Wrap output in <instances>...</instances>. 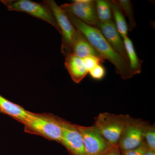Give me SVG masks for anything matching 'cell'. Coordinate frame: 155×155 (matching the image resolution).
I'll return each instance as SVG.
<instances>
[{
    "label": "cell",
    "mask_w": 155,
    "mask_h": 155,
    "mask_svg": "<svg viewBox=\"0 0 155 155\" xmlns=\"http://www.w3.org/2000/svg\"><path fill=\"white\" fill-rule=\"evenodd\" d=\"M149 149L145 141H143L140 146L130 150L122 151V155H143Z\"/></svg>",
    "instance_id": "19"
},
{
    "label": "cell",
    "mask_w": 155,
    "mask_h": 155,
    "mask_svg": "<svg viewBox=\"0 0 155 155\" xmlns=\"http://www.w3.org/2000/svg\"><path fill=\"white\" fill-rule=\"evenodd\" d=\"M132 118L129 115L105 112L95 118L94 125L111 144L118 146L120 137Z\"/></svg>",
    "instance_id": "3"
},
{
    "label": "cell",
    "mask_w": 155,
    "mask_h": 155,
    "mask_svg": "<svg viewBox=\"0 0 155 155\" xmlns=\"http://www.w3.org/2000/svg\"><path fill=\"white\" fill-rule=\"evenodd\" d=\"M83 59L84 65L88 72L97 65L101 64L104 61V60L94 56H90Z\"/></svg>",
    "instance_id": "21"
},
{
    "label": "cell",
    "mask_w": 155,
    "mask_h": 155,
    "mask_svg": "<svg viewBox=\"0 0 155 155\" xmlns=\"http://www.w3.org/2000/svg\"><path fill=\"white\" fill-rule=\"evenodd\" d=\"M88 73L94 79L101 80L105 75L106 71L104 67L102 66L101 64H100L91 70Z\"/></svg>",
    "instance_id": "20"
},
{
    "label": "cell",
    "mask_w": 155,
    "mask_h": 155,
    "mask_svg": "<svg viewBox=\"0 0 155 155\" xmlns=\"http://www.w3.org/2000/svg\"><path fill=\"white\" fill-rule=\"evenodd\" d=\"M60 143L67 149L69 155H87L83 137L75 124L66 120Z\"/></svg>",
    "instance_id": "9"
},
{
    "label": "cell",
    "mask_w": 155,
    "mask_h": 155,
    "mask_svg": "<svg viewBox=\"0 0 155 155\" xmlns=\"http://www.w3.org/2000/svg\"><path fill=\"white\" fill-rule=\"evenodd\" d=\"M143 155H155V151H153L148 149Z\"/></svg>",
    "instance_id": "23"
},
{
    "label": "cell",
    "mask_w": 155,
    "mask_h": 155,
    "mask_svg": "<svg viewBox=\"0 0 155 155\" xmlns=\"http://www.w3.org/2000/svg\"><path fill=\"white\" fill-rule=\"evenodd\" d=\"M43 2L51 8L60 28L62 38V54L65 57L72 54V45L79 35L80 31L72 25L66 12L54 1L45 0Z\"/></svg>",
    "instance_id": "4"
},
{
    "label": "cell",
    "mask_w": 155,
    "mask_h": 155,
    "mask_svg": "<svg viewBox=\"0 0 155 155\" xmlns=\"http://www.w3.org/2000/svg\"><path fill=\"white\" fill-rule=\"evenodd\" d=\"M65 66L72 80L76 84L80 83L88 73L83 59L73 54L65 57Z\"/></svg>",
    "instance_id": "12"
},
{
    "label": "cell",
    "mask_w": 155,
    "mask_h": 155,
    "mask_svg": "<svg viewBox=\"0 0 155 155\" xmlns=\"http://www.w3.org/2000/svg\"><path fill=\"white\" fill-rule=\"evenodd\" d=\"M66 121V120L50 113L31 112L23 125L26 133L40 136L48 140L60 143Z\"/></svg>",
    "instance_id": "2"
},
{
    "label": "cell",
    "mask_w": 155,
    "mask_h": 155,
    "mask_svg": "<svg viewBox=\"0 0 155 155\" xmlns=\"http://www.w3.org/2000/svg\"><path fill=\"white\" fill-rule=\"evenodd\" d=\"M8 10L27 13L44 20L55 27L61 34L60 28L51 8L43 2L37 3L30 0H2Z\"/></svg>",
    "instance_id": "5"
},
{
    "label": "cell",
    "mask_w": 155,
    "mask_h": 155,
    "mask_svg": "<svg viewBox=\"0 0 155 155\" xmlns=\"http://www.w3.org/2000/svg\"><path fill=\"white\" fill-rule=\"evenodd\" d=\"M83 137L87 155H104L110 150L117 147L111 144L95 125L83 126L75 124Z\"/></svg>",
    "instance_id": "6"
},
{
    "label": "cell",
    "mask_w": 155,
    "mask_h": 155,
    "mask_svg": "<svg viewBox=\"0 0 155 155\" xmlns=\"http://www.w3.org/2000/svg\"><path fill=\"white\" fill-rule=\"evenodd\" d=\"M123 41L132 74L133 75L140 74L142 71L141 65L143 61L137 57L132 42L128 36L123 38Z\"/></svg>",
    "instance_id": "15"
},
{
    "label": "cell",
    "mask_w": 155,
    "mask_h": 155,
    "mask_svg": "<svg viewBox=\"0 0 155 155\" xmlns=\"http://www.w3.org/2000/svg\"><path fill=\"white\" fill-rule=\"evenodd\" d=\"M104 155H122L121 150L118 146L115 147L110 150Z\"/></svg>",
    "instance_id": "22"
},
{
    "label": "cell",
    "mask_w": 155,
    "mask_h": 155,
    "mask_svg": "<svg viewBox=\"0 0 155 155\" xmlns=\"http://www.w3.org/2000/svg\"><path fill=\"white\" fill-rule=\"evenodd\" d=\"M96 27L99 29L107 41L116 52L129 63L123 40L117 31L113 19L106 22L99 21Z\"/></svg>",
    "instance_id": "10"
},
{
    "label": "cell",
    "mask_w": 155,
    "mask_h": 155,
    "mask_svg": "<svg viewBox=\"0 0 155 155\" xmlns=\"http://www.w3.org/2000/svg\"><path fill=\"white\" fill-rule=\"evenodd\" d=\"M30 113V111L9 101L0 94V114L10 116L23 125Z\"/></svg>",
    "instance_id": "11"
},
{
    "label": "cell",
    "mask_w": 155,
    "mask_h": 155,
    "mask_svg": "<svg viewBox=\"0 0 155 155\" xmlns=\"http://www.w3.org/2000/svg\"><path fill=\"white\" fill-rule=\"evenodd\" d=\"M95 2L99 21L106 22L112 20L113 16L109 1L96 0Z\"/></svg>",
    "instance_id": "16"
},
{
    "label": "cell",
    "mask_w": 155,
    "mask_h": 155,
    "mask_svg": "<svg viewBox=\"0 0 155 155\" xmlns=\"http://www.w3.org/2000/svg\"><path fill=\"white\" fill-rule=\"evenodd\" d=\"M144 140L149 149L155 151V125H151L149 123L147 125L145 130Z\"/></svg>",
    "instance_id": "18"
},
{
    "label": "cell",
    "mask_w": 155,
    "mask_h": 155,
    "mask_svg": "<svg viewBox=\"0 0 155 155\" xmlns=\"http://www.w3.org/2000/svg\"><path fill=\"white\" fill-rule=\"evenodd\" d=\"M148 123L141 119L132 118L119 140L118 147L121 151L133 149L142 143Z\"/></svg>",
    "instance_id": "8"
},
{
    "label": "cell",
    "mask_w": 155,
    "mask_h": 155,
    "mask_svg": "<svg viewBox=\"0 0 155 155\" xmlns=\"http://www.w3.org/2000/svg\"><path fill=\"white\" fill-rule=\"evenodd\" d=\"M112 16L115 25L120 36L122 38L127 36L128 26L125 21V15L120 6L116 1H109Z\"/></svg>",
    "instance_id": "14"
},
{
    "label": "cell",
    "mask_w": 155,
    "mask_h": 155,
    "mask_svg": "<svg viewBox=\"0 0 155 155\" xmlns=\"http://www.w3.org/2000/svg\"><path fill=\"white\" fill-rule=\"evenodd\" d=\"M66 14L72 25L84 35L103 59L114 64L116 73L122 79L133 77L129 63L111 47L98 28L85 24L71 14Z\"/></svg>",
    "instance_id": "1"
},
{
    "label": "cell",
    "mask_w": 155,
    "mask_h": 155,
    "mask_svg": "<svg viewBox=\"0 0 155 155\" xmlns=\"http://www.w3.org/2000/svg\"><path fill=\"white\" fill-rule=\"evenodd\" d=\"M60 7L66 13L73 15L81 22L96 27L99 19L95 1L76 0L70 4L61 5Z\"/></svg>",
    "instance_id": "7"
},
{
    "label": "cell",
    "mask_w": 155,
    "mask_h": 155,
    "mask_svg": "<svg viewBox=\"0 0 155 155\" xmlns=\"http://www.w3.org/2000/svg\"><path fill=\"white\" fill-rule=\"evenodd\" d=\"M116 1L121 7L124 14L128 18L129 21L128 30L131 31L136 26L132 3L128 0H118Z\"/></svg>",
    "instance_id": "17"
},
{
    "label": "cell",
    "mask_w": 155,
    "mask_h": 155,
    "mask_svg": "<svg viewBox=\"0 0 155 155\" xmlns=\"http://www.w3.org/2000/svg\"><path fill=\"white\" fill-rule=\"evenodd\" d=\"M72 54L81 59L94 56L104 60L81 32L72 45Z\"/></svg>",
    "instance_id": "13"
}]
</instances>
